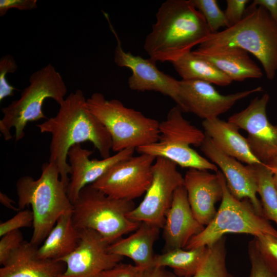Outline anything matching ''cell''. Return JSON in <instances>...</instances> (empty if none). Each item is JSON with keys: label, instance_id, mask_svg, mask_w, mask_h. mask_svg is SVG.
I'll return each mask as SVG.
<instances>
[{"label": "cell", "instance_id": "obj_1", "mask_svg": "<svg viewBox=\"0 0 277 277\" xmlns=\"http://www.w3.org/2000/svg\"><path fill=\"white\" fill-rule=\"evenodd\" d=\"M36 126L41 132L51 135L49 162L57 166L61 180L66 187L71 173L67 154L72 146L88 141L93 144L103 159L111 156L110 135L90 111L87 99L80 89L66 97L54 116Z\"/></svg>", "mask_w": 277, "mask_h": 277}, {"label": "cell", "instance_id": "obj_2", "mask_svg": "<svg viewBox=\"0 0 277 277\" xmlns=\"http://www.w3.org/2000/svg\"><path fill=\"white\" fill-rule=\"evenodd\" d=\"M211 34L192 0H167L156 13V22L145 38L144 48L155 62L172 63Z\"/></svg>", "mask_w": 277, "mask_h": 277}, {"label": "cell", "instance_id": "obj_3", "mask_svg": "<svg viewBox=\"0 0 277 277\" xmlns=\"http://www.w3.org/2000/svg\"><path fill=\"white\" fill-rule=\"evenodd\" d=\"M237 47L251 53L261 63L266 77L277 71V25L262 6L250 5L243 19L225 30L211 34L197 50Z\"/></svg>", "mask_w": 277, "mask_h": 277}, {"label": "cell", "instance_id": "obj_4", "mask_svg": "<svg viewBox=\"0 0 277 277\" xmlns=\"http://www.w3.org/2000/svg\"><path fill=\"white\" fill-rule=\"evenodd\" d=\"M41 169L38 179L25 175L16 183L18 208L21 210L31 206L34 221L30 242L37 246L44 242L58 219L73 211V204L61 180L57 166L49 162L44 163Z\"/></svg>", "mask_w": 277, "mask_h": 277}, {"label": "cell", "instance_id": "obj_5", "mask_svg": "<svg viewBox=\"0 0 277 277\" xmlns=\"http://www.w3.org/2000/svg\"><path fill=\"white\" fill-rule=\"evenodd\" d=\"M29 85L22 91L20 97L2 108L3 117L0 121V131L5 140L12 138L10 132L15 128V140H22L29 122L46 118L42 106L46 98H51L60 105L67 92L65 83L51 64L32 73Z\"/></svg>", "mask_w": 277, "mask_h": 277}, {"label": "cell", "instance_id": "obj_6", "mask_svg": "<svg viewBox=\"0 0 277 277\" xmlns=\"http://www.w3.org/2000/svg\"><path fill=\"white\" fill-rule=\"evenodd\" d=\"M135 207L133 201L110 197L90 184L73 203L72 219L77 229L94 230L111 244L140 225L127 217Z\"/></svg>", "mask_w": 277, "mask_h": 277}, {"label": "cell", "instance_id": "obj_7", "mask_svg": "<svg viewBox=\"0 0 277 277\" xmlns=\"http://www.w3.org/2000/svg\"><path fill=\"white\" fill-rule=\"evenodd\" d=\"M87 104L109 132L113 151L136 149L158 141L160 122L125 106L119 100H108L95 92L87 99Z\"/></svg>", "mask_w": 277, "mask_h": 277}, {"label": "cell", "instance_id": "obj_8", "mask_svg": "<svg viewBox=\"0 0 277 277\" xmlns=\"http://www.w3.org/2000/svg\"><path fill=\"white\" fill-rule=\"evenodd\" d=\"M219 171L223 189L220 207L211 222L192 237L185 248L210 246L227 233H245L254 236L270 234L277 237V230L255 211L249 199L239 200L231 194L224 176Z\"/></svg>", "mask_w": 277, "mask_h": 277}, {"label": "cell", "instance_id": "obj_9", "mask_svg": "<svg viewBox=\"0 0 277 277\" xmlns=\"http://www.w3.org/2000/svg\"><path fill=\"white\" fill-rule=\"evenodd\" d=\"M152 171V181L143 201L128 213L127 217L162 228L174 193L178 187L184 185V177L175 163L161 157H156Z\"/></svg>", "mask_w": 277, "mask_h": 277}, {"label": "cell", "instance_id": "obj_10", "mask_svg": "<svg viewBox=\"0 0 277 277\" xmlns=\"http://www.w3.org/2000/svg\"><path fill=\"white\" fill-rule=\"evenodd\" d=\"M156 157L142 153L122 161L91 184L110 197L133 201L145 193L152 179Z\"/></svg>", "mask_w": 277, "mask_h": 277}, {"label": "cell", "instance_id": "obj_11", "mask_svg": "<svg viewBox=\"0 0 277 277\" xmlns=\"http://www.w3.org/2000/svg\"><path fill=\"white\" fill-rule=\"evenodd\" d=\"M263 91L261 86L223 95L212 84L197 80L179 81V103L183 112H190L199 117L211 120L229 110L239 101Z\"/></svg>", "mask_w": 277, "mask_h": 277}, {"label": "cell", "instance_id": "obj_12", "mask_svg": "<svg viewBox=\"0 0 277 277\" xmlns=\"http://www.w3.org/2000/svg\"><path fill=\"white\" fill-rule=\"evenodd\" d=\"M80 231L81 238L77 247L58 260L66 265L61 277H98L102 272L122 261L123 257L109 251L110 244L98 233L88 229Z\"/></svg>", "mask_w": 277, "mask_h": 277}, {"label": "cell", "instance_id": "obj_13", "mask_svg": "<svg viewBox=\"0 0 277 277\" xmlns=\"http://www.w3.org/2000/svg\"><path fill=\"white\" fill-rule=\"evenodd\" d=\"M104 14L117 42L114 53V63L118 66L128 68L132 71L128 81L130 89L138 91L158 92L170 97L177 105L179 81L160 71L156 66V62L150 58H144L125 51L108 15Z\"/></svg>", "mask_w": 277, "mask_h": 277}, {"label": "cell", "instance_id": "obj_14", "mask_svg": "<svg viewBox=\"0 0 277 277\" xmlns=\"http://www.w3.org/2000/svg\"><path fill=\"white\" fill-rule=\"evenodd\" d=\"M267 93L252 99L244 109L231 115L228 121L248 133L246 138L253 155L266 163L277 152V123L272 125L267 115Z\"/></svg>", "mask_w": 277, "mask_h": 277}, {"label": "cell", "instance_id": "obj_15", "mask_svg": "<svg viewBox=\"0 0 277 277\" xmlns=\"http://www.w3.org/2000/svg\"><path fill=\"white\" fill-rule=\"evenodd\" d=\"M200 147L205 155L221 169L231 194L239 200L249 199L255 211L263 216L261 201L256 196L257 179L253 165L244 166L224 153L206 134Z\"/></svg>", "mask_w": 277, "mask_h": 277}, {"label": "cell", "instance_id": "obj_16", "mask_svg": "<svg viewBox=\"0 0 277 277\" xmlns=\"http://www.w3.org/2000/svg\"><path fill=\"white\" fill-rule=\"evenodd\" d=\"M134 150L126 149L105 159L90 160L92 151L82 148L79 144L72 146L67 154L71 173L67 186V193L72 203L84 187L95 182L116 164L133 156Z\"/></svg>", "mask_w": 277, "mask_h": 277}, {"label": "cell", "instance_id": "obj_17", "mask_svg": "<svg viewBox=\"0 0 277 277\" xmlns=\"http://www.w3.org/2000/svg\"><path fill=\"white\" fill-rule=\"evenodd\" d=\"M190 168L184 177V186L191 210L195 219L203 226L209 224L215 216V204L221 201L223 189L220 171Z\"/></svg>", "mask_w": 277, "mask_h": 277}, {"label": "cell", "instance_id": "obj_18", "mask_svg": "<svg viewBox=\"0 0 277 277\" xmlns=\"http://www.w3.org/2000/svg\"><path fill=\"white\" fill-rule=\"evenodd\" d=\"M204 227L193 214L184 185L178 187L174 193L163 227L166 250L185 248L190 239Z\"/></svg>", "mask_w": 277, "mask_h": 277}, {"label": "cell", "instance_id": "obj_19", "mask_svg": "<svg viewBox=\"0 0 277 277\" xmlns=\"http://www.w3.org/2000/svg\"><path fill=\"white\" fill-rule=\"evenodd\" d=\"M37 249V246L24 241L1 268L0 277H61L65 264L38 258Z\"/></svg>", "mask_w": 277, "mask_h": 277}, {"label": "cell", "instance_id": "obj_20", "mask_svg": "<svg viewBox=\"0 0 277 277\" xmlns=\"http://www.w3.org/2000/svg\"><path fill=\"white\" fill-rule=\"evenodd\" d=\"M202 124L205 133L224 153L248 165L264 164L253 155L247 138L233 124L217 117L204 120Z\"/></svg>", "mask_w": 277, "mask_h": 277}, {"label": "cell", "instance_id": "obj_21", "mask_svg": "<svg viewBox=\"0 0 277 277\" xmlns=\"http://www.w3.org/2000/svg\"><path fill=\"white\" fill-rule=\"evenodd\" d=\"M160 228L141 222L133 233L111 244L110 252L131 259L135 265L143 270L152 267L155 254L153 245L159 238Z\"/></svg>", "mask_w": 277, "mask_h": 277}, {"label": "cell", "instance_id": "obj_22", "mask_svg": "<svg viewBox=\"0 0 277 277\" xmlns=\"http://www.w3.org/2000/svg\"><path fill=\"white\" fill-rule=\"evenodd\" d=\"M210 62L232 81L260 78L263 72L250 57L248 53L237 47H227L208 51H192Z\"/></svg>", "mask_w": 277, "mask_h": 277}, {"label": "cell", "instance_id": "obj_23", "mask_svg": "<svg viewBox=\"0 0 277 277\" xmlns=\"http://www.w3.org/2000/svg\"><path fill=\"white\" fill-rule=\"evenodd\" d=\"M80 238V231L73 224L72 213L64 214L38 248L37 256L42 259L58 261L76 249Z\"/></svg>", "mask_w": 277, "mask_h": 277}, {"label": "cell", "instance_id": "obj_24", "mask_svg": "<svg viewBox=\"0 0 277 277\" xmlns=\"http://www.w3.org/2000/svg\"><path fill=\"white\" fill-rule=\"evenodd\" d=\"M140 154L168 159L182 168L216 172L217 167L201 156L190 146L157 141L136 149Z\"/></svg>", "mask_w": 277, "mask_h": 277}, {"label": "cell", "instance_id": "obj_25", "mask_svg": "<svg viewBox=\"0 0 277 277\" xmlns=\"http://www.w3.org/2000/svg\"><path fill=\"white\" fill-rule=\"evenodd\" d=\"M177 106L171 108L166 120L160 122L158 141L200 147L205 133L191 124Z\"/></svg>", "mask_w": 277, "mask_h": 277}, {"label": "cell", "instance_id": "obj_26", "mask_svg": "<svg viewBox=\"0 0 277 277\" xmlns=\"http://www.w3.org/2000/svg\"><path fill=\"white\" fill-rule=\"evenodd\" d=\"M183 80H197L220 86L229 85L232 81L214 65L192 51L172 63Z\"/></svg>", "mask_w": 277, "mask_h": 277}, {"label": "cell", "instance_id": "obj_27", "mask_svg": "<svg viewBox=\"0 0 277 277\" xmlns=\"http://www.w3.org/2000/svg\"><path fill=\"white\" fill-rule=\"evenodd\" d=\"M207 252L206 246L186 250L182 248L168 250L155 255L152 267H168L173 270V273L177 276L190 277L200 268Z\"/></svg>", "mask_w": 277, "mask_h": 277}, {"label": "cell", "instance_id": "obj_28", "mask_svg": "<svg viewBox=\"0 0 277 277\" xmlns=\"http://www.w3.org/2000/svg\"><path fill=\"white\" fill-rule=\"evenodd\" d=\"M226 237L207 247L203 263L197 272L190 277H234L226 266ZM164 277H181L165 270Z\"/></svg>", "mask_w": 277, "mask_h": 277}, {"label": "cell", "instance_id": "obj_29", "mask_svg": "<svg viewBox=\"0 0 277 277\" xmlns=\"http://www.w3.org/2000/svg\"><path fill=\"white\" fill-rule=\"evenodd\" d=\"M258 183V193L261 197L263 215L277 225V191L274 187L272 173L266 164L253 165Z\"/></svg>", "mask_w": 277, "mask_h": 277}, {"label": "cell", "instance_id": "obj_30", "mask_svg": "<svg viewBox=\"0 0 277 277\" xmlns=\"http://www.w3.org/2000/svg\"><path fill=\"white\" fill-rule=\"evenodd\" d=\"M195 8L203 15L211 34L219 32L222 27H230L224 11L216 0H192Z\"/></svg>", "mask_w": 277, "mask_h": 277}, {"label": "cell", "instance_id": "obj_31", "mask_svg": "<svg viewBox=\"0 0 277 277\" xmlns=\"http://www.w3.org/2000/svg\"><path fill=\"white\" fill-rule=\"evenodd\" d=\"M259 253L267 265L277 274V237L261 234L254 238Z\"/></svg>", "mask_w": 277, "mask_h": 277}, {"label": "cell", "instance_id": "obj_32", "mask_svg": "<svg viewBox=\"0 0 277 277\" xmlns=\"http://www.w3.org/2000/svg\"><path fill=\"white\" fill-rule=\"evenodd\" d=\"M248 247L251 263L248 277H277V274L270 269L262 258L254 239L249 242Z\"/></svg>", "mask_w": 277, "mask_h": 277}, {"label": "cell", "instance_id": "obj_33", "mask_svg": "<svg viewBox=\"0 0 277 277\" xmlns=\"http://www.w3.org/2000/svg\"><path fill=\"white\" fill-rule=\"evenodd\" d=\"M15 60L11 55L3 56L0 60V101L14 94L15 88L10 85L6 79L9 73H14L17 69Z\"/></svg>", "mask_w": 277, "mask_h": 277}, {"label": "cell", "instance_id": "obj_34", "mask_svg": "<svg viewBox=\"0 0 277 277\" xmlns=\"http://www.w3.org/2000/svg\"><path fill=\"white\" fill-rule=\"evenodd\" d=\"M33 213L28 209L21 210L14 216L0 224V236L23 227L33 226Z\"/></svg>", "mask_w": 277, "mask_h": 277}, {"label": "cell", "instance_id": "obj_35", "mask_svg": "<svg viewBox=\"0 0 277 277\" xmlns=\"http://www.w3.org/2000/svg\"><path fill=\"white\" fill-rule=\"evenodd\" d=\"M23 236L19 230L10 232L2 236L0 240V264L4 266L11 255L24 242Z\"/></svg>", "mask_w": 277, "mask_h": 277}, {"label": "cell", "instance_id": "obj_36", "mask_svg": "<svg viewBox=\"0 0 277 277\" xmlns=\"http://www.w3.org/2000/svg\"><path fill=\"white\" fill-rule=\"evenodd\" d=\"M249 2L248 0L226 1V8L224 13L230 27L236 24L243 19Z\"/></svg>", "mask_w": 277, "mask_h": 277}, {"label": "cell", "instance_id": "obj_37", "mask_svg": "<svg viewBox=\"0 0 277 277\" xmlns=\"http://www.w3.org/2000/svg\"><path fill=\"white\" fill-rule=\"evenodd\" d=\"M143 271L135 265L119 263L102 272L98 277H142Z\"/></svg>", "mask_w": 277, "mask_h": 277}, {"label": "cell", "instance_id": "obj_38", "mask_svg": "<svg viewBox=\"0 0 277 277\" xmlns=\"http://www.w3.org/2000/svg\"><path fill=\"white\" fill-rule=\"evenodd\" d=\"M37 7L36 0H1L0 16H4L10 9L32 10Z\"/></svg>", "mask_w": 277, "mask_h": 277}, {"label": "cell", "instance_id": "obj_39", "mask_svg": "<svg viewBox=\"0 0 277 277\" xmlns=\"http://www.w3.org/2000/svg\"><path fill=\"white\" fill-rule=\"evenodd\" d=\"M250 5L264 8L277 25V0H254Z\"/></svg>", "mask_w": 277, "mask_h": 277}, {"label": "cell", "instance_id": "obj_40", "mask_svg": "<svg viewBox=\"0 0 277 277\" xmlns=\"http://www.w3.org/2000/svg\"><path fill=\"white\" fill-rule=\"evenodd\" d=\"M270 168L272 173V179L277 191V152L273 154L265 163Z\"/></svg>", "mask_w": 277, "mask_h": 277}, {"label": "cell", "instance_id": "obj_41", "mask_svg": "<svg viewBox=\"0 0 277 277\" xmlns=\"http://www.w3.org/2000/svg\"><path fill=\"white\" fill-rule=\"evenodd\" d=\"M165 268L152 267L144 270L142 277H164Z\"/></svg>", "mask_w": 277, "mask_h": 277}, {"label": "cell", "instance_id": "obj_42", "mask_svg": "<svg viewBox=\"0 0 277 277\" xmlns=\"http://www.w3.org/2000/svg\"><path fill=\"white\" fill-rule=\"evenodd\" d=\"M0 202L3 205L10 209L16 211H20L18 208H17L13 205V204H15L13 200L2 192H0Z\"/></svg>", "mask_w": 277, "mask_h": 277}]
</instances>
